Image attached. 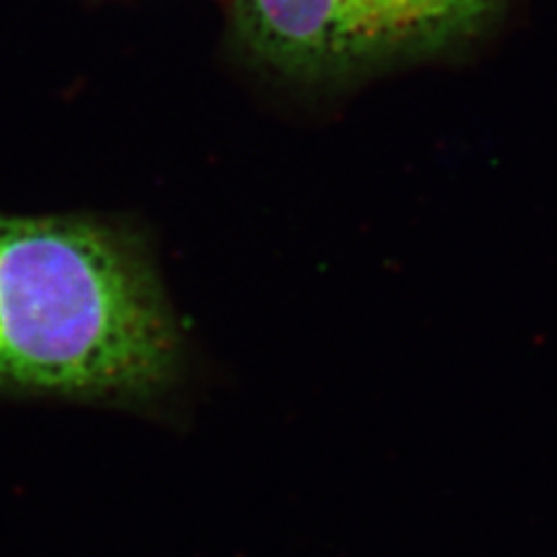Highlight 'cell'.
<instances>
[{"label": "cell", "instance_id": "cell-1", "mask_svg": "<svg viewBox=\"0 0 557 557\" xmlns=\"http://www.w3.org/2000/svg\"><path fill=\"white\" fill-rule=\"evenodd\" d=\"M177 368L172 309L126 235L0 214V388L128 399L163 391Z\"/></svg>", "mask_w": 557, "mask_h": 557}, {"label": "cell", "instance_id": "cell-2", "mask_svg": "<svg viewBox=\"0 0 557 557\" xmlns=\"http://www.w3.org/2000/svg\"><path fill=\"white\" fill-rule=\"evenodd\" d=\"M504 0H235L239 38L293 79L321 82L430 57L476 35Z\"/></svg>", "mask_w": 557, "mask_h": 557}]
</instances>
